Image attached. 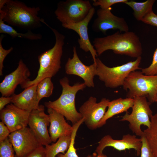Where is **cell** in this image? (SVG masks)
<instances>
[{"instance_id":"obj_1","label":"cell","mask_w":157,"mask_h":157,"mask_svg":"<svg viewBox=\"0 0 157 157\" xmlns=\"http://www.w3.org/2000/svg\"><path fill=\"white\" fill-rule=\"evenodd\" d=\"M93 43L99 56L105 51L110 50H113L116 54L137 58L141 56L142 53L140 39L132 31L122 33L118 31L104 37L95 38Z\"/></svg>"},{"instance_id":"obj_2","label":"cell","mask_w":157,"mask_h":157,"mask_svg":"<svg viewBox=\"0 0 157 157\" xmlns=\"http://www.w3.org/2000/svg\"><path fill=\"white\" fill-rule=\"evenodd\" d=\"M39 7H28L17 0H7L0 8V18L8 25L31 31L42 26V18L38 16Z\"/></svg>"},{"instance_id":"obj_3","label":"cell","mask_w":157,"mask_h":157,"mask_svg":"<svg viewBox=\"0 0 157 157\" xmlns=\"http://www.w3.org/2000/svg\"><path fill=\"white\" fill-rule=\"evenodd\" d=\"M49 28L55 36L56 42L53 47L40 54L38 57L40 64L37 75L33 80L30 79L20 86L25 89L33 85L38 84L46 78H51L54 76L61 68V59L63 53L65 36L56 29L49 26L45 22L44 23Z\"/></svg>"},{"instance_id":"obj_4","label":"cell","mask_w":157,"mask_h":157,"mask_svg":"<svg viewBox=\"0 0 157 157\" xmlns=\"http://www.w3.org/2000/svg\"><path fill=\"white\" fill-rule=\"evenodd\" d=\"M59 83L62 88L60 96L54 101L45 102L44 105L63 115L74 125L83 118L76 108V96L78 92L83 90L86 86L84 83H77L71 86L68 78L66 77L60 79Z\"/></svg>"},{"instance_id":"obj_5","label":"cell","mask_w":157,"mask_h":157,"mask_svg":"<svg viewBox=\"0 0 157 157\" xmlns=\"http://www.w3.org/2000/svg\"><path fill=\"white\" fill-rule=\"evenodd\" d=\"M141 59L142 57L140 56L134 61L110 67L105 65L99 58H96V75L106 87L114 88L123 86L131 72L142 69L139 67Z\"/></svg>"},{"instance_id":"obj_6","label":"cell","mask_w":157,"mask_h":157,"mask_svg":"<svg viewBox=\"0 0 157 157\" xmlns=\"http://www.w3.org/2000/svg\"><path fill=\"white\" fill-rule=\"evenodd\" d=\"M123 87L128 90L127 97H145L149 101L154 103L157 94V74L148 76L141 71L132 72L125 79Z\"/></svg>"},{"instance_id":"obj_7","label":"cell","mask_w":157,"mask_h":157,"mask_svg":"<svg viewBox=\"0 0 157 157\" xmlns=\"http://www.w3.org/2000/svg\"><path fill=\"white\" fill-rule=\"evenodd\" d=\"M93 7L89 0H67L58 3L54 13L63 26L83 21Z\"/></svg>"},{"instance_id":"obj_8","label":"cell","mask_w":157,"mask_h":157,"mask_svg":"<svg viewBox=\"0 0 157 157\" xmlns=\"http://www.w3.org/2000/svg\"><path fill=\"white\" fill-rule=\"evenodd\" d=\"M134 104L131 113L128 112L121 117L120 121H126L129 124V128L136 135L140 138L143 136L144 132L141 129L144 125L149 128L150 119L153 115L150 106L151 103L147 100L145 97H135L134 98Z\"/></svg>"},{"instance_id":"obj_9","label":"cell","mask_w":157,"mask_h":157,"mask_svg":"<svg viewBox=\"0 0 157 157\" xmlns=\"http://www.w3.org/2000/svg\"><path fill=\"white\" fill-rule=\"evenodd\" d=\"M16 157H24L42 146L30 129L26 127L10 133L8 137Z\"/></svg>"},{"instance_id":"obj_10","label":"cell","mask_w":157,"mask_h":157,"mask_svg":"<svg viewBox=\"0 0 157 157\" xmlns=\"http://www.w3.org/2000/svg\"><path fill=\"white\" fill-rule=\"evenodd\" d=\"M96 97H90L80 107L79 112L84 122L90 129L94 130L98 128L99 123L103 117L110 101L106 98H102L98 103Z\"/></svg>"},{"instance_id":"obj_11","label":"cell","mask_w":157,"mask_h":157,"mask_svg":"<svg viewBox=\"0 0 157 157\" xmlns=\"http://www.w3.org/2000/svg\"><path fill=\"white\" fill-rule=\"evenodd\" d=\"M111 7L107 9L100 8L97 12V18L92 25V30L96 32L105 34L108 30H119L120 32L129 31V27L123 17L116 16L112 13Z\"/></svg>"},{"instance_id":"obj_12","label":"cell","mask_w":157,"mask_h":157,"mask_svg":"<svg viewBox=\"0 0 157 157\" xmlns=\"http://www.w3.org/2000/svg\"><path fill=\"white\" fill-rule=\"evenodd\" d=\"M49 124V116L44 113V106L39 105L38 108L30 112L28 125L42 146L52 142L47 129Z\"/></svg>"},{"instance_id":"obj_13","label":"cell","mask_w":157,"mask_h":157,"mask_svg":"<svg viewBox=\"0 0 157 157\" xmlns=\"http://www.w3.org/2000/svg\"><path fill=\"white\" fill-rule=\"evenodd\" d=\"M73 56L69 58L65 65L66 73L68 75H74L82 78L86 86L94 87L93 79L96 75V63L90 66L84 64L80 59L77 53L76 47L73 48Z\"/></svg>"},{"instance_id":"obj_14","label":"cell","mask_w":157,"mask_h":157,"mask_svg":"<svg viewBox=\"0 0 157 157\" xmlns=\"http://www.w3.org/2000/svg\"><path fill=\"white\" fill-rule=\"evenodd\" d=\"M142 145L141 138H137L134 135L129 134L124 135L122 139L117 140L107 135L99 141L95 151L97 154H101L104 149L108 147H113L120 151L133 149L136 151L137 155L139 156L140 154Z\"/></svg>"},{"instance_id":"obj_15","label":"cell","mask_w":157,"mask_h":157,"mask_svg":"<svg viewBox=\"0 0 157 157\" xmlns=\"http://www.w3.org/2000/svg\"><path fill=\"white\" fill-rule=\"evenodd\" d=\"M30 113L11 103L0 111V118L11 133L27 127Z\"/></svg>"},{"instance_id":"obj_16","label":"cell","mask_w":157,"mask_h":157,"mask_svg":"<svg viewBox=\"0 0 157 157\" xmlns=\"http://www.w3.org/2000/svg\"><path fill=\"white\" fill-rule=\"evenodd\" d=\"M30 72L28 68L20 59L17 68L6 75L0 84V92L2 96L10 97L14 93L17 86L28 80Z\"/></svg>"},{"instance_id":"obj_17","label":"cell","mask_w":157,"mask_h":157,"mask_svg":"<svg viewBox=\"0 0 157 157\" xmlns=\"http://www.w3.org/2000/svg\"><path fill=\"white\" fill-rule=\"evenodd\" d=\"M95 13L93 7L86 17L83 21L76 23L65 25L63 26L66 28L72 30L79 35L78 42L80 49L86 52L90 51L94 61L96 63V57L98 56L94 46L92 44L89 37L88 26Z\"/></svg>"},{"instance_id":"obj_18","label":"cell","mask_w":157,"mask_h":157,"mask_svg":"<svg viewBox=\"0 0 157 157\" xmlns=\"http://www.w3.org/2000/svg\"><path fill=\"white\" fill-rule=\"evenodd\" d=\"M47 111L50 119L49 131L51 141L56 142L61 137L71 136L73 127L66 122L64 117L51 108H48Z\"/></svg>"},{"instance_id":"obj_19","label":"cell","mask_w":157,"mask_h":157,"mask_svg":"<svg viewBox=\"0 0 157 157\" xmlns=\"http://www.w3.org/2000/svg\"><path fill=\"white\" fill-rule=\"evenodd\" d=\"M37 85H33L25 88L19 94H13L11 103L21 109L30 112L38 108L39 102L37 99Z\"/></svg>"},{"instance_id":"obj_20","label":"cell","mask_w":157,"mask_h":157,"mask_svg":"<svg viewBox=\"0 0 157 157\" xmlns=\"http://www.w3.org/2000/svg\"><path fill=\"white\" fill-rule=\"evenodd\" d=\"M133 98L127 97L125 99L119 98L110 101L108 109L103 117L99 122L98 128L105 125L108 119L114 115L126 112L132 108L134 104Z\"/></svg>"},{"instance_id":"obj_21","label":"cell","mask_w":157,"mask_h":157,"mask_svg":"<svg viewBox=\"0 0 157 157\" xmlns=\"http://www.w3.org/2000/svg\"><path fill=\"white\" fill-rule=\"evenodd\" d=\"M71 140V136H63L55 143L46 146V157H56L60 154H65L69 146Z\"/></svg>"},{"instance_id":"obj_22","label":"cell","mask_w":157,"mask_h":157,"mask_svg":"<svg viewBox=\"0 0 157 157\" xmlns=\"http://www.w3.org/2000/svg\"><path fill=\"white\" fill-rule=\"evenodd\" d=\"M149 128L144 130V135L155 157H157V113L150 119Z\"/></svg>"},{"instance_id":"obj_23","label":"cell","mask_w":157,"mask_h":157,"mask_svg":"<svg viewBox=\"0 0 157 157\" xmlns=\"http://www.w3.org/2000/svg\"><path fill=\"white\" fill-rule=\"evenodd\" d=\"M155 0H147L144 2H138L128 1L125 3L131 7L133 10V15L138 21H141L143 17L152 10Z\"/></svg>"},{"instance_id":"obj_24","label":"cell","mask_w":157,"mask_h":157,"mask_svg":"<svg viewBox=\"0 0 157 157\" xmlns=\"http://www.w3.org/2000/svg\"><path fill=\"white\" fill-rule=\"evenodd\" d=\"M0 33L8 34L13 38L19 37L31 40H40L42 37L40 34L34 33L31 31L24 33H18L11 26L5 24L1 18H0Z\"/></svg>"},{"instance_id":"obj_25","label":"cell","mask_w":157,"mask_h":157,"mask_svg":"<svg viewBox=\"0 0 157 157\" xmlns=\"http://www.w3.org/2000/svg\"><path fill=\"white\" fill-rule=\"evenodd\" d=\"M53 85L51 78H46L40 81L38 84L37 88V99L39 102L44 97L51 96L53 92Z\"/></svg>"},{"instance_id":"obj_26","label":"cell","mask_w":157,"mask_h":157,"mask_svg":"<svg viewBox=\"0 0 157 157\" xmlns=\"http://www.w3.org/2000/svg\"><path fill=\"white\" fill-rule=\"evenodd\" d=\"M84 121V119L83 118L78 122L73 125V130L71 135V142L68 150L65 154H60L56 157H79L74 146L75 140L78 130ZM87 157H92L91 155H89Z\"/></svg>"},{"instance_id":"obj_27","label":"cell","mask_w":157,"mask_h":157,"mask_svg":"<svg viewBox=\"0 0 157 157\" xmlns=\"http://www.w3.org/2000/svg\"><path fill=\"white\" fill-rule=\"evenodd\" d=\"M15 151L8 137L0 142V157H16Z\"/></svg>"},{"instance_id":"obj_28","label":"cell","mask_w":157,"mask_h":157,"mask_svg":"<svg viewBox=\"0 0 157 157\" xmlns=\"http://www.w3.org/2000/svg\"><path fill=\"white\" fill-rule=\"evenodd\" d=\"M141 69L142 73L146 75L153 76L157 74V48L154 52L151 64L148 67Z\"/></svg>"},{"instance_id":"obj_29","label":"cell","mask_w":157,"mask_h":157,"mask_svg":"<svg viewBox=\"0 0 157 157\" xmlns=\"http://www.w3.org/2000/svg\"><path fill=\"white\" fill-rule=\"evenodd\" d=\"M128 0H94L92 5L95 6H99L101 8L107 9L111 7L115 4L119 3H125Z\"/></svg>"},{"instance_id":"obj_30","label":"cell","mask_w":157,"mask_h":157,"mask_svg":"<svg viewBox=\"0 0 157 157\" xmlns=\"http://www.w3.org/2000/svg\"><path fill=\"white\" fill-rule=\"evenodd\" d=\"M4 35L1 34L0 36V75H3L2 70L4 67L3 63L7 56L13 50V48L11 47L8 49H4L2 46V42Z\"/></svg>"},{"instance_id":"obj_31","label":"cell","mask_w":157,"mask_h":157,"mask_svg":"<svg viewBox=\"0 0 157 157\" xmlns=\"http://www.w3.org/2000/svg\"><path fill=\"white\" fill-rule=\"evenodd\" d=\"M142 145L141 150L140 157H155L144 135L141 138Z\"/></svg>"},{"instance_id":"obj_32","label":"cell","mask_w":157,"mask_h":157,"mask_svg":"<svg viewBox=\"0 0 157 157\" xmlns=\"http://www.w3.org/2000/svg\"><path fill=\"white\" fill-rule=\"evenodd\" d=\"M141 21L145 24L157 27V15L152 10L147 14Z\"/></svg>"},{"instance_id":"obj_33","label":"cell","mask_w":157,"mask_h":157,"mask_svg":"<svg viewBox=\"0 0 157 157\" xmlns=\"http://www.w3.org/2000/svg\"><path fill=\"white\" fill-rule=\"evenodd\" d=\"M24 157H46L45 147L42 145Z\"/></svg>"},{"instance_id":"obj_34","label":"cell","mask_w":157,"mask_h":157,"mask_svg":"<svg viewBox=\"0 0 157 157\" xmlns=\"http://www.w3.org/2000/svg\"><path fill=\"white\" fill-rule=\"evenodd\" d=\"M10 132L7 126L2 122H0V142L8 137Z\"/></svg>"},{"instance_id":"obj_35","label":"cell","mask_w":157,"mask_h":157,"mask_svg":"<svg viewBox=\"0 0 157 157\" xmlns=\"http://www.w3.org/2000/svg\"><path fill=\"white\" fill-rule=\"evenodd\" d=\"M11 96L6 97L2 96L0 98V111L2 110L5 106L11 103Z\"/></svg>"},{"instance_id":"obj_36","label":"cell","mask_w":157,"mask_h":157,"mask_svg":"<svg viewBox=\"0 0 157 157\" xmlns=\"http://www.w3.org/2000/svg\"><path fill=\"white\" fill-rule=\"evenodd\" d=\"M93 157H107V156L104 154L103 153L100 154H95V156H93Z\"/></svg>"},{"instance_id":"obj_37","label":"cell","mask_w":157,"mask_h":157,"mask_svg":"<svg viewBox=\"0 0 157 157\" xmlns=\"http://www.w3.org/2000/svg\"><path fill=\"white\" fill-rule=\"evenodd\" d=\"M154 102H157V94H156V95L155 97V99H154Z\"/></svg>"}]
</instances>
